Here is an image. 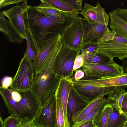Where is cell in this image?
<instances>
[{"label":"cell","instance_id":"6da1fadb","mask_svg":"<svg viewBox=\"0 0 127 127\" xmlns=\"http://www.w3.org/2000/svg\"><path fill=\"white\" fill-rule=\"evenodd\" d=\"M27 32L38 53L49 39L58 34L61 35L71 22H58L52 20L29 5L23 14Z\"/></svg>","mask_w":127,"mask_h":127},{"label":"cell","instance_id":"7a4b0ae2","mask_svg":"<svg viewBox=\"0 0 127 127\" xmlns=\"http://www.w3.org/2000/svg\"><path fill=\"white\" fill-rule=\"evenodd\" d=\"M29 6L27 0H25L20 5L16 4L0 12V32L10 42L22 44L27 38L23 14Z\"/></svg>","mask_w":127,"mask_h":127},{"label":"cell","instance_id":"3957f363","mask_svg":"<svg viewBox=\"0 0 127 127\" xmlns=\"http://www.w3.org/2000/svg\"><path fill=\"white\" fill-rule=\"evenodd\" d=\"M59 52L52 56L41 72L35 74L31 90L35 96L40 107L55 96L61 79L53 71L54 62Z\"/></svg>","mask_w":127,"mask_h":127},{"label":"cell","instance_id":"277c9868","mask_svg":"<svg viewBox=\"0 0 127 127\" xmlns=\"http://www.w3.org/2000/svg\"><path fill=\"white\" fill-rule=\"evenodd\" d=\"M81 51L63 45L55 59L53 67L54 74L61 79L72 78L75 59Z\"/></svg>","mask_w":127,"mask_h":127},{"label":"cell","instance_id":"5b68a950","mask_svg":"<svg viewBox=\"0 0 127 127\" xmlns=\"http://www.w3.org/2000/svg\"><path fill=\"white\" fill-rule=\"evenodd\" d=\"M35 74L33 65L24 56L13 78L10 90L18 92L31 90Z\"/></svg>","mask_w":127,"mask_h":127},{"label":"cell","instance_id":"8992f818","mask_svg":"<svg viewBox=\"0 0 127 127\" xmlns=\"http://www.w3.org/2000/svg\"><path fill=\"white\" fill-rule=\"evenodd\" d=\"M84 33L83 18L78 16L74 17L61 35L62 45L81 51Z\"/></svg>","mask_w":127,"mask_h":127},{"label":"cell","instance_id":"52a82bcc","mask_svg":"<svg viewBox=\"0 0 127 127\" xmlns=\"http://www.w3.org/2000/svg\"><path fill=\"white\" fill-rule=\"evenodd\" d=\"M85 73L84 77L102 79L116 77L123 74L122 66L112 59L108 64L96 65L84 63L79 69Z\"/></svg>","mask_w":127,"mask_h":127},{"label":"cell","instance_id":"ba28073f","mask_svg":"<svg viewBox=\"0 0 127 127\" xmlns=\"http://www.w3.org/2000/svg\"><path fill=\"white\" fill-rule=\"evenodd\" d=\"M62 45L61 35L58 34L49 39L38 53L33 64L35 74L41 72L55 54L59 52Z\"/></svg>","mask_w":127,"mask_h":127},{"label":"cell","instance_id":"9c48e42d","mask_svg":"<svg viewBox=\"0 0 127 127\" xmlns=\"http://www.w3.org/2000/svg\"><path fill=\"white\" fill-rule=\"evenodd\" d=\"M97 53L111 59L118 58L121 60L127 57V39L116 34L111 40L98 43Z\"/></svg>","mask_w":127,"mask_h":127},{"label":"cell","instance_id":"30bf717a","mask_svg":"<svg viewBox=\"0 0 127 127\" xmlns=\"http://www.w3.org/2000/svg\"><path fill=\"white\" fill-rule=\"evenodd\" d=\"M34 122L36 127H57L55 95L44 106L40 107Z\"/></svg>","mask_w":127,"mask_h":127},{"label":"cell","instance_id":"8fae6325","mask_svg":"<svg viewBox=\"0 0 127 127\" xmlns=\"http://www.w3.org/2000/svg\"><path fill=\"white\" fill-rule=\"evenodd\" d=\"M79 14L83 16L84 19L90 24L98 23L108 25L109 23V15L99 2H96L95 6L85 3Z\"/></svg>","mask_w":127,"mask_h":127},{"label":"cell","instance_id":"7c38bea8","mask_svg":"<svg viewBox=\"0 0 127 127\" xmlns=\"http://www.w3.org/2000/svg\"><path fill=\"white\" fill-rule=\"evenodd\" d=\"M89 103L80 95L73 86L69 93L66 110L70 127L73 126L79 114Z\"/></svg>","mask_w":127,"mask_h":127},{"label":"cell","instance_id":"4fadbf2b","mask_svg":"<svg viewBox=\"0 0 127 127\" xmlns=\"http://www.w3.org/2000/svg\"><path fill=\"white\" fill-rule=\"evenodd\" d=\"M109 25L116 35L127 39V8H117L109 13Z\"/></svg>","mask_w":127,"mask_h":127},{"label":"cell","instance_id":"5bb4252c","mask_svg":"<svg viewBox=\"0 0 127 127\" xmlns=\"http://www.w3.org/2000/svg\"><path fill=\"white\" fill-rule=\"evenodd\" d=\"M19 92L21 96L19 103L24 117H27L30 121L34 120L40 107L35 96L31 90Z\"/></svg>","mask_w":127,"mask_h":127},{"label":"cell","instance_id":"9a60e30c","mask_svg":"<svg viewBox=\"0 0 127 127\" xmlns=\"http://www.w3.org/2000/svg\"><path fill=\"white\" fill-rule=\"evenodd\" d=\"M73 86L72 78H64L60 80L55 96L60 101L63 109L65 127H70L66 115L68 98L70 91Z\"/></svg>","mask_w":127,"mask_h":127},{"label":"cell","instance_id":"2e32d148","mask_svg":"<svg viewBox=\"0 0 127 127\" xmlns=\"http://www.w3.org/2000/svg\"><path fill=\"white\" fill-rule=\"evenodd\" d=\"M84 20V33L82 45L90 42L97 43L109 29L108 25L98 23L90 24Z\"/></svg>","mask_w":127,"mask_h":127},{"label":"cell","instance_id":"e0dca14e","mask_svg":"<svg viewBox=\"0 0 127 127\" xmlns=\"http://www.w3.org/2000/svg\"><path fill=\"white\" fill-rule=\"evenodd\" d=\"M95 78L96 82L104 88L106 95L127 87V74L106 78Z\"/></svg>","mask_w":127,"mask_h":127},{"label":"cell","instance_id":"ac0fdd59","mask_svg":"<svg viewBox=\"0 0 127 127\" xmlns=\"http://www.w3.org/2000/svg\"><path fill=\"white\" fill-rule=\"evenodd\" d=\"M0 93L8 113L20 119L24 117V113L19 103L12 98L10 90L0 87Z\"/></svg>","mask_w":127,"mask_h":127},{"label":"cell","instance_id":"d6986e66","mask_svg":"<svg viewBox=\"0 0 127 127\" xmlns=\"http://www.w3.org/2000/svg\"><path fill=\"white\" fill-rule=\"evenodd\" d=\"M41 3L37 6H34V9L38 12L49 18L56 16L64 18H72L74 17L63 12L54 7L40 0Z\"/></svg>","mask_w":127,"mask_h":127},{"label":"cell","instance_id":"ffe728a7","mask_svg":"<svg viewBox=\"0 0 127 127\" xmlns=\"http://www.w3.org/2000/svg\"><path fill=\"white\" fill-rule=\"evenodd\" d=\"M113 109L110 115L107 127H125L127 117L123 111Z\"/></svg>","mask_w":127,"mask_h":127},{"label":"cell","instance_id":"44dd1931","mask_svg":"<svg viewBox=\"0 0 127 127\" xmlns=\"http://www.w3.org/2000/svg\"><path fill=\"white\" fill-rule=\"evenodd\" d=\"M126 92L125 89H124L110 94L107 98V104L111 105L114 109L122 111V104Z\"/></svg>","mask_w":127,"mask_h":127},{"label":"cell","instance_id":"7402d4cb","mask_svg":"<svg viewBox=\"0 0 127 127\" xmlns=\"http://www.w3.org/2000/svg\"><path fill=\"white\" fill-rule=\"evenodd\" d=\"M113 110L110 104H106L93 121L94 126L107 127L110 115Z\"/></svg>","mask_w":127,"mask_h":127},{"label":"cell","instance_id":"603a6c76","mask_svg":"<svg viewBox=\"0 0 127 127\" xmlns=\"http://www.w3.org/2000/svg\"><path fill=\"white\" fill-rule=\"evenodd\" d=\"M59 10L74 17L78 16L80 12L72 8L64 0H41Z\"/></svg>","mask_w":127,"mask_h":127},{"label":"cell","instance_id":"cb8c5ba5","mask_svg":"<svg viewBox=\"0 0 127 127\" xmlns=\"http://www.w3.org/2000/svg\"><path fill=\"white\" fill-rule=\"evenodd\" d=\"M104 97L103 96H99L90 102L78 116L75 123L71 127H77L86 117L100 103Z\"/></svg>","mask_w":127,"mask_h":127},{"label":"cell","instance_id":"d4e9b609","mask_svg":"<svg viewBox=\"0 0 127 127\" xmlns=\"http://www.w3.org/2000/svg\"><path fill=\"white\" fill-rule=\"evenodd\" d=\"M84 63L96 65L107 64L113 59L98 53L91 55H84Z\"/></svg>","mask_w":127,"mask_h":127},{"label":"cell","instance_id":"484cf974","mask_svg":"<svg viewBox=\"0 0 127 127\" xmlns=\"http://www.w3.org/2000/svg\"><path fill=\"white\" fill-rule=\"evenodd\" d=\"M27 35V37L26 39V49L24 54V56L33 65L38 52L28 32Z\"/></svg>","mask_w":127,"mask_h":127},{"label":"cell","instance_id":"4316f807","mask_svg":"<svg viewBox=\"0 0 127 127\" xmlns=\"http://www.w3.org/2000/svg\"><path fill=\"white\" fill-rule=\"evenodd\" d=\"M107 104V98H105L104 97L98 105L86 117L77 127H78L82 124L86 122L93 121Z\"/></svg>","mask_w":127,"mask_h":127},{"label":"cell","instance_id":"83f0119b","mask_svg":"<svg viewBox=\"0 0 127 127\" xmlns=\"http://www.w3.org/2000/svg\"><path fill=\"white\" fill-rule=\"evenodd\" d=\"M56 98L57 127H65L64 112L63 106L60 100L57 98L56 97Z\"/></svg>","mask_w":127,"mask_h":127},{"label":"cell","instance_id":"f1b7e54d","mask_svg":"<svg viewBox=\"0 0 127 127\" xmlns=\"http://www.w3.org/2000/svg\"><path fill=\"white\" fill-rule=\"evenodd\" d=\"M97 43L90 42L82 45L81 50V53L83 55H88L95 54L97 53Z\"/></svg>","mask_w":127,"mask_h":127},{"label":"cell","instance_id":"f546056e","mask_svg":"<svg viewBox=\"0 0 127 127\" xmlns=\"http://www.w3.org/2000/svg\"><path fill=\"white\" fill-rule=\"evenodd\" d=\"M20 120L10 115L4 119V127H16Z\"/></svg>","mask_w":127,"mask_h":127},{"label":"cell","instance_id":"4dcf8cb0","mask_svg":"<svg viewBox=\"0 0 127 127\" xmlns=\"http://www.w3.org/2000/svg\"><path fill=\"white\" fill-rule=\"evenodd\" d=\"M72 8L76 11L81 12L82 10V0H64Z\"/></svg>","mask_w":127,"mask_h":127},{"label":"cell","instance_id":"1f68e13d","mask_svg":"<svg viewBox=\"0 0 127 127\" xmlns=\"http://www.w3.org/2000/svg\"><path fill=\"white\" fill-rule=\"evenodd\" d=\"M16 127H36L34 120L30 121L26 117L20 119Z\"/></svg>","mask_w":127,"mask_h":127},{"label":"cell","instance_id":"d6a6232c","mask_svg":"<svg viewBox=\"0 0 127 127\" xmlns=\"http://www.w3.org/2000/svg\"><path fill=\"white\" fill-rule=\"evenodd\" d=\"M116 34V32L110 30L109 29L98 42L97 43L103 42L113 40Z\"/></svg>","mask_w":127,"mask_h":127},{"label":"cell","instance_id":"836d02e7","mask_svg":"<svg viewBox=\"0 0 127 127\" xmlns=\"http://www.w3.org/2000/svg\"><path fill=\"white\" fill-rule=\"evenodd\" d=\"M84 63V55L81 53L78 55L75 59L73 67V71H75L80 68Z\"/></svg>","mask_w":127,"mask_h":127},{"label":"cell","instance_id":"e575fe53","mask_svg":"<svg viewBox=\"0 0 127 127\" xmlns=\"http://www.w3.org/2000/svg\"><path fill=\"white\" fill-rule=\"evenodd\" d=\"M13 81V78L12 77L8 76H4L1 80L0 87L4 89H8V87L11 85Z\"/></svg>","mask_w":127,"mask_h":127},{"label":"cell","instance_id":"d590c367","mask_svg":"<svg viewBox=\"0 0 127 127\" xmlns=\"http://www.w3.org/2000/svg\"><path fill=\"white\" fill-rule=\"evenodd\" d=\"M23 1L24 0H1L0 1V7L1 8L12 4H19Z\"/></svg>","mask_w":127,"mask_h":127},{"label":"cell","instance_id":"8d00e7d4","mask_svg":"<svg viewBox=\"0 0 127 127\" xmlns=\"http://www.w3.org/2000/svg\"><path fill=\"white\" fill-rule=\"evenodd\" d=\"M75 72L74 78L75 80H80L83 78L84 76V73L83 71L80 69H78Z\"/></svg>","mask_w":127,"mask_h":127},{"label":"cell","instance_id":"74e56055","mask_svg":"<svg viewBox=\"0 0 127 127\" xmlns=\"http://www.w3.org/2000/svg\"><path fill=\"white\" fill-rule=\"evenodd\" d=\"M10 91L12 98L14 100L19 103L21 99V96L20 93L16 91L10 90Z\"/></svg>","mask_w":127,"mask_h":127},{"label":"cell","instance_id":"f35d334b","mask_svg":"<svg viewBox=\"0 0 127 127\" xmlns=\"http://www.w3.org/2000/svg\"><path fill=\"white\" fill-rule=\"evenodd\" d=\"M122 61L123 63L122 66L123 74H127V57L124 58Z\"/></svg>","mask_w":127,"mask_h":127},{"label":"cell","instance_id":"ab89813d","mask_svg":"<svg viewBox=\"0 0 127 127\" xmlns=\"http://www.w3.org/2000/svg\"><path fill=\"white\" fill-rule=\"evenodd\" d=\"M127 108V92L125 93V95L124 98L122 107V110Z\"/></svg>","mask_w":127,"mask_h":127},{"label":"cell","instance_id":"60d3db41","mask_svg":"<svg viewBox=\"0 0 127 127\" xmlns=\"http://www.w3.org/2000/svg\"><path fill=\"white\" fill-rule=\"evenodd\" d=\"M94 125L93 121H89L85 122L78 127H94Z\"/></svg>","mask_w":127,"mask_h":127},{"label":"cell","instance_id":"b9f144b4","mask_svg":"<svg viewBox=\"0 0 127 127\" xmlns=\"http://www.w3.org/2000/svg\"><path fill=\"white\" fill-rule=\"evenodd\" d=\"M0 127H4V121L1 116L0 117Z\"/></svg>","mask_w":127,"mask_h":127},{"label":"cell","instance_id":"7bdbcfd3","mask_svg":"<svg viewBox=\"0 0 127 127\" xmlns=\"http://www.w3.org/2000/svg\"><path fill=\"white\" fill-rule=\"evenodd\" d=\"M123 111L127 117V108L123 110Z\"/></svg>","mask_w":127,"mask_h":127},{"label":"cell","instance_id":"ee69618b","mask_svg":"<svg viewBox=\"0 0 127 127\" xmlns=\"http://www.w3.org/2000/svg\"><path fill=\"white\" fill-rule=\"evenodd\" d=\"M125 127H127V121H126L125 124Z\"/></svg>","mask_w":127,"mask_h":127},{"label":"cell","instance_id":"f6af8a7d","mask_svg":"<svg viewBox=\"0 0 127 127\" xmlns=\"http://www.w3.org/2000/svg\"><path fill=\"white\" fill-rule=\"evenodd\" d=\"M94 127H97L96 126H94Z\"/></svg>","mask_w":127,"mask_h":127}]
</instances>
